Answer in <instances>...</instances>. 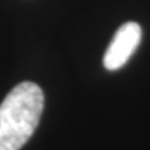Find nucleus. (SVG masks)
<instances>
[{
  "mask_svg": "<svg viewBox=\"0 0 150 150\" xmlns=\"http://www.w3.org/2000/svg\"><path fill=\"white\" fill-rule=\"evenodd\" d=\"M45 106L42 89L33 82L14 86L0 104V150H20L31 139Z\"/></svg>",
  "mask_w": 150,
  "mask_h": 150,
  "instance_id": "nucleus-1",
  "label": "nucleus"
},
{
  "mask_svg": "<svg viewBox=\"0 0 150 150\" xmlns=\"http://www.w3.org/2000/svg\"><path fill=\"white\" fill-rule=\"evenodd\" d=\"M142 39V28L139 24L129 21L122 24L114 33L103 57V64L108 71L120 70L134 54Z\"/></svg>",
  "mask_w": 150,
  "mask_h": 150,
  "instance_id": "nucleus-2",
  "label": "nucleus"
}]
</instances>
